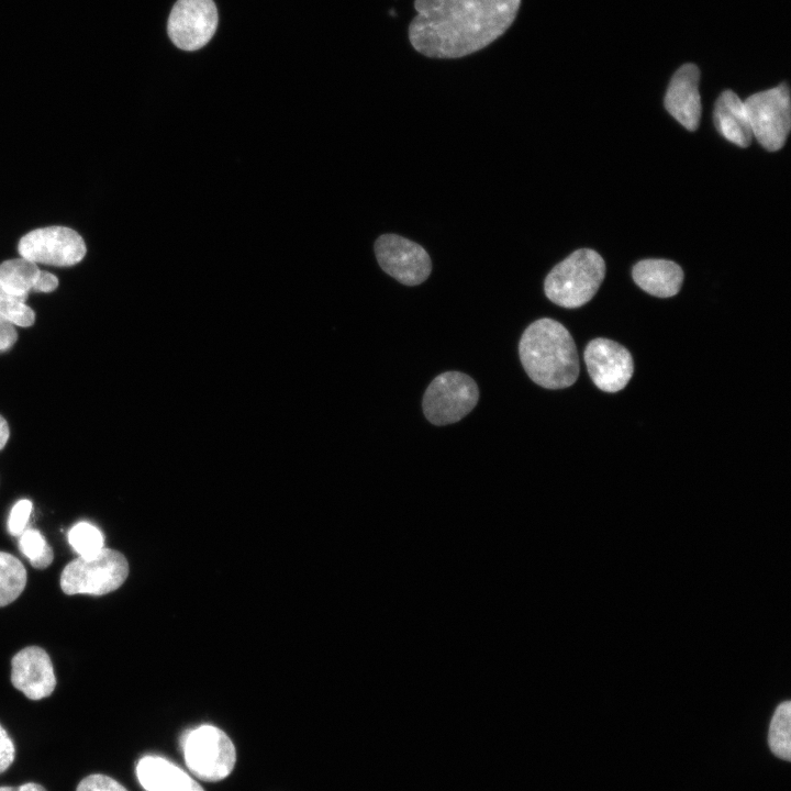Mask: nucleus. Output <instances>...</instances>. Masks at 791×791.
Masks as SVG:
<instances>
[{"label":"nucleus","mask_w":791,"mask_h":791,"mask_svg":"<svg viewBox=\"0 0 791 791\" xmlns=\"http://www.w3.org/2000/svg\"><path fill=\"white\" fill-rule=\"evenodd\" d=\"M520 4L521 0H414L409 40L427 57H464L500 37Z\"/></svg>","instance_id":"nucleus-1"},{"label":"nucleus","mask_w":791,"mask_h":791,"mask_svg":"<svg viewBox=\"0 0 791 791\" xmlns=\"http://www.w3.org/2000/svg\"><path fill=\"white\" fill-rule=\"evenodd\" d=\"M519 354L528 377L546 389L573 385L579 375V358L569 331L556 320L543 317L523 332Z\"/></svg>","instance_id":"nucleus-2"},{"label":"nucleus","mask_w":791,"mask_h":791,"mask_svg":"<svg viewBox=\"0 0 791 791\" xmlns=\"http://www.w3.org/2000/svg\"><path fill=\"white\" fill-rule=\"evenodd\" d=\"M605 263L593 249L581 248L557 264L544 281L546 297L562 308H579L597 293Z\"/></svg>","instance_id":"nucleus-3"},{"label":"nucleus","mask_w":791,"mask_h":791,"mask_svg":"<svg viewBox=\"0 0 791 791\" xmlns=\"http://www.w3.org/2000/svg\"><path fill=\"white\" fill-rule=\"evenodd\" d=\"M129 575L126 558L118 550L103 548L93 558L78 557L62 571L60 588L69 595H102L116 590Z\"/></svg>","instance_id":"nucleus-4"},{"label":"nucleus","mask_w":791,"mask_h":791,"mask_svg":"<svg viewBox=\"0 0 791 791\" xmlns=\"http://www.w3.org/2000/svg\"><path fill=\"white\" fill-rule=\"evenodd\" d=\"M183 758L190 771L201 780L219 781L233 770L236 753L229 736L212 725L190 729L181 739Z\"/></svg>","instance_id":"nucleus-5"},{"label":"nucleus","mask_w":791,"mask_h":791,"mask_svg":"<svg viewBox=\"0 0 791 791\" xmlns=\"http://www.w3.org/2000/svg\"><path fill=\"white\" fill-rule=\"evenodd\" d=\"M479 389L475 380L460 371H446L433 379L424 392L423 411L434 425L458 422L477 404Z\"/></svg>","instance_id":"nucleus-6"},{"label":"nucleus","mask_w":791,"mask_h":791,"mask_svg":"<svg viewBox=\"0 0 791 791\" xmlns=\"http://www.w3.org/2000/svg\"><path fill=\"white\" fill-rule=\"evenodd\" d=\"M753 136L767 151L780 149L791 127L790 91L786 83L751 94L745 101Z\"/></svg>","instance_id":"nucleus-7"},{"label":"nucleus","mask_w":791,"mask_h":791,"mask_svg":"<svg viewBox=\"0 0 791 791\" xmlns=\"http://www.w3.org/2000/svg\"><path fill=\"white\" fill-rule=\"evenodd\" d=\"M20 256L35 263L57 267L78 264L87 248L82 237L66 226H47L33 230L19 242Z\"/></svg>","instance_id":"nucleus-8"},{"label":"nucleus","mask_w":791,"mask_h":791,"mask_svg":"<svg viewBox=\"0 0 791 791\" xmlns=\"http://www.w3.org/2000/svg\"><path fill=\"white\" fill-rule=\"evenodd\" d=\"M218 22L213 0H177L168 18L167 33L178 48L197 51L211 41Z\"/></svg>","instance_id":"nucleus-9"},{"label":"nucleus","mask_w":791,"mask_h":791,"mask_svg":"<svg viewBox=\"0 0 791 791\" xmlns=\"http://www.w3.org/2000/svg\"><path fill=\"white\" fill-rule=\"evenodd\" d=\"M378 264L388 275L406 286L422 283L432 269L427 252L396 234H385L375 243Z\"/></svg>","instance_id":"nucleus-10"},{"label":"nucleus","mask_w":791,"mask_h":791,"mask_svg":"<svg viewBox=\"0 0 791 791\" xmlns=\"http://www.w3.org/2000/svg\"><path fill=\"white\" fill-rule=\"evenodd\" d=\"M583 358L593 383L605 392L624 389L634 372L631 353L608 338L600 337L589 342Z\"/></svg>","instance_id":"nucleus-11"},{"label":"nucleus","mask_w":791,"mask_h":791,"mask_svg":"<svg viewBox=\"0 0 791 791\" xmlns=\"http://www.w3.org/2000/svg\"><path fill=\"white\" fill-rule=\"evenodd\" d=\"M11 682L31 700L51 695L56 678L48 654L37 646H29L16 653L11 660Z\"/></svg>","instance_id":"nucleus-12"},{"label":"nucleus","mask_w":791,"mask_h":791,"mask_svg":"<svg viewBox=\"0 0 791 791\" xmlns=\"http://www.w3.org/2000/svg\"><path fill=\"white\" fill-rule=\"evenodd\" d=\"M699 79V68L684 64L673 74L665 96L666 110L689 131L698 129L701 118Z\"/></svg>","instance_id":"nucleus-13"},{"label":"nucleus","mask_w":791,"mask_h":791,"mask_svg":"<svg viewBox=\"0 0 791 791\" xmlns=\"http://www.w3.org/2000/svg\"><path fill=\"white\" fill-rule=\"evenodd\" d=\"M136 776L145 791H204L182 769L159 756L140 759Z\"/></svg>","instance_id":"nucleus-14"},{"label":"nucleus","mask_w":791,"mask_h":791,"mask_svg":"<svg viewBox=\"0 0 791 791\" xmlns=\"http://www.w3.org/2000/svg\"><path fill=\"white\" fill-rule=\"evenodd\" d=\"M635 283L647 293L669 298L677 294L683 281L681 267L666 259H644L632 270Z\"/></svg>","instance_id":"nucleus-15"},{"label":"nucleus","mask_w":791,"mask_h":791,"mask_svg":"<svg viewBox=\"0 0 791 791\" xmlns=\"http://www.w3.org/2000/svg\"><path fill=\"white\" fill-rule=\"evenodd\" d=\"M717 131L731 143L747 147L753 133L744 101L732 90H725L717 98L713 113Z\"/></svg>","instance_id":"nucleus-16"},{"label":"nucleus","mask_w":791,"mask_h":791,"mask_svg":"<svg viewBox=\"0 0 791 791\" xmlns=\"http://www.w3.org/2000/svg\"><path fill=\"white\" fill-rule=\"evenodd\" d=\"M37 264L20 256L0 264V285L12 296L26 301L40 274Z\"/></svg>","instance_id":"nucleus-17"},{"label":"nucleus","mask_w":791,"mask_h":791,"mask_svg":"<svg viewBox=\"0 0 791 791\" xmlns=\"http://www.w3.org/2000/svg\"><path fill=\"white\" fill-rule=\"evenodd\" d=\"M26 570L13 555L0 552V608L13 602L24 590Z\"/></svg>","instance_id":"nucleus-18"},{"label":"nucleus","mask_w":791,"mask_h":791,"mask_svg":"<svg viewBox=\"0 0 791 791\" xmlns=\"http://www.w3.org/2000/svg\"><path fill=\"white\" fill-rule=\"evenodd\" d=\"M791 703H780L771 718L768 744L771 753L783 760L791 759Z\"/></svg>","instance_id":"nucleus-19"},{"label":"nucleus","mask_w":791,"mask_h":791,"mask_svg":"<svg viewBox=\"0 0 791 791\" xmlns=\"http://www.w3.org/2000/svg\"><path fill=\"white\" fill-rule=\"evenodd\" d=\"M68 542L81 558H93L104 548L101 531L86 521L75 524L69 530Z\"/></svg>","instance_id":"nucleus-20"},{"label":"nucleus","mask_w":791,"mask_h":791,"mask_svg":"<svg viewBox=\"0 0 791 791\" xmlns=\"http://www.w3.org/2000/svg\"><path fill=\"white\" fill-rule=\"evenodd\" d=\"M19 548L36 569H45L53 561V549L38 530L25 528L19 536Z\"/></svg>","instance_id":"nucleus-21"},{"label":"nucleus","mask_w":791,"mask_h":791,"mask_svg":"<svg viewBox=\"0 0 791 791\" xmlns=\"http://www.w3.org/2000/svg\"><path fill=\"white\" fill-rule=\"evenodd\" d=\"M0 316L4 317L13 325L21 327L31 326L35 321L34 311L21 300L8 291L0 285Z\"/></svg>","instance_id":"nucleus-22"},{"label":"nucleus","mask_w":791,"mask_h":791,"mask_svg":"<svg viewBox=\"0 0 791 791\" xmlns=\"http://www.w3.org/2000/svg\"><path fill=\"white\" fill-rule=\"evenodd\" d=\"M32 506V502L26 499L20 500L13 505L8 519V531L12 536H20L27 528Z\"/></svg>","instance_id":"nucleus-23"},{"label":"nucleus","mask_w":791,"mask_h":791,"mask_svg":"<svg viewBox=\"0 0 791 791\" xmlns=\"http://www.w3.org/2000/svg\"><path fill=\"white\" fill-rule=\"evenodd\" d=\"M76 791H127L121 783L111 777L93 773L83 778Z\"/></svg>","instance_id":"nucleus-24"},{"label":"nucleus","mask_w":791,"mask_h":791,"mask_svg":"<svg viewBox=\"0 0 791 791\" xmlns=\"http://www.w3.org/2000/svg\"><path fill=\"white\" fill-rule=\"evenodd\" d=\"M14 755V744L5 729L0 725V773L4 772L12 765Z\"/></svg>","instance_id":"nucleus-25"},{"label":"nucleus","mask_w":791,"mask_h":791,"mask_svg":"<svg viewBox=\"0 0 791 791\" xmlns=\"http://www.w3.org/2000/svg\"><path fill=\"white\" fill-rule=\"evenodd\" d=\"M18 339L14 325L0 316V353L10 349Z\"/></svg>","instance_id":"nucleus-26"},{"label":"nucleus","mask_w":791,"mask_h":791,"mask_svg":"<svg viewBox=\"0 0 791 791\" xmlns=\"http://www.w3.org/2000/svg\"><path fill=\"white\" fill-rule=\"evenodd\" d=\"M58 286V279L55 275L41 270L33 291L35 292H52Z\"/></svg>","instance_id":"nucleus-27"},{"label":"nucleus","mask_w":791,"mask_h":791,"mask_svg":"<svg viewBox=\"0 0 791 791\" xmlns=\"http://www.w3.org/2000/svg\"><path fill=\"white\" fill-rule=\"evenodd\" d=\"M0 791H46L44 787L38 783L29 782L19 787H0Z\"/></svg>","instance_id":"nucleus-28"},{"label":"nucleus","mask_w":791,"mask_h":791,"mask_svg":"<svg viewBox=\"0 0 791 791\" xmlns=\"http://www.w3.org/2000/svg\"><path fill=\"white\" fill-rule=\"evenodd\" d=\"M10 436L7 421L0 415V450L5 446Z\"/></svg>","instance_id":"nucleus-29"}]
</instances>
